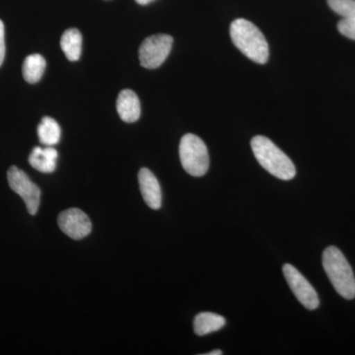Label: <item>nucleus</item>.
Instances as JSON below:
<instances>
[{
  "label": "nucleus",
  "mask_w": 355,
  "mask_h": 355,
  "mask_svg": "<svg viewBox=\"0 0 355 355\" xmlns=\"http://www.w3.org/2000/svg\"><path fill=\"white\" fill-rule=\"evenodd\" d=\"M282 272L299 302L304 306L306 309L316 310L320 305L319 296L314 287L305 279L304 275L291 263H286L282 268Z\"/></svg>",
  "instance_id": "0eeeda50"
},
{
  "label": "nucleus",
  "mask_w": 355,
  "mask_h": 355,
  "mask_svg": "<svg viewBox=\"0 0 355 355\" xmlns=\"http://www.w3.org/2000/svg\"><path fill=\"white\" fill-rule=\"evenodd\" d=\"M328 4L343 18H355V0H328Z\"/></svg>",
  "instance_id": "dca6fc26"
},
{
  "label": "nucleus",
  "mask_w": 355,
  "mask_h": 355,
  "mask_svg": "<svg viewBox=\"0 0 355 355\" xmlns=\"http://www.w3.org/2000/svg\"><path fill=\"white\" fill-rule=\"evenodd\" d=\"M135 1L140 4V6H146V4L150 3V2L154 1V0H135Z\"/></svg>",
  "instance_id": "6ab92c4d"
},
{
  "label": "nucleus",
  "mask_w": 355,
  "mask_h": 355,
  "mask_svg": "<svg viewBox=\"0 0 355 355\" xmlns=\"http://www.w3.org/2000/svg\"><path fill=\"white\" fill-rule=\"evenodd\" d=\"M179 154L184 171L191 176L202 177L209 171V151L198 135H184L180 142Z\"/></svg>",
  "instance_id": "20e7f679"
},
{
  "label": "nucleus",
  "mask_w": 355,
  "mask_h": 355,
  "mask_svg": "<svg viewBox=\"0 0 355 355\" xmlns=\"http://www.w3.org/2000/svg\"><path fill=\"white\" fill-rule=\"evenodd\" d=\"M251 147L259 164L272 176L284 181L295 177L296 168L291 159L272 140L263 135H257L251 140Z\"/></svg>",
  "instance_id": "f03ea898"
},
{
  "label": "nucleus",
  "mask_w": 355,
  "mask_h": 355,
  "mask_svg": "<svg viewBox=\"0 0 355 355\" xmlns=\"http://www.w3.org/2000/svg\"><path fill=\"white\" fill-rule=\"evenodd\" d=\"M140 191L144 202L150 209H159L162 203V191L157 178L147 168H142L139 173Z\"/></svg>",
  "instance_id": "1a4fd4ad"
},
{
  "label": "nucleus",
  "mask_w": 355,
  "mask_h": 355,
  "mask_svg": "<svg viewBox=\"0 0 355 355\" xmlns=\"http://www.w3.org/2000/svg\"><path fill=\"white\" fill-rule=\"evenodd\" d=\"M224 317L216 313L202 312L198 314L193 320V331L198 336H207L221 330L225 326Z\"/></svg>",
  "instance_id": "f8f14e48"
},
{
  "label": "nucleus",
  "mask_w": 355,
  "mask_h": 355,
  "mask_svg": "<svg viewBox=\"0 0 355 355\" xmlns=\"http://www.w3.org/2000/svg\"><path fill=\"white\" fill-rule=\"evenodd\" d=\"M230 37L236 48L248 58L260 64L268 62L270 57L268 42L253 23L242 18L233 21L230 26Z\"/></svg>",
  "instance_id": "f257e3e1"
},
{
  "label": "nucleus",
  "mask_w": 355,
  "mask_h": 355,
  "mask_svg": "<svg viewBox=\"0 0 355 355\" xmlns=\"http://www.w3.org/2000/svg\"><path fill=\"white\" fill-rule=\"evenodd\" d=\"M338 30L343 36L355 41V18H343L338 23Z\"/></svg>",
  "instance_id": "f3484780"
},
{
  "label": "nucleus",
  "mask_w": 355,
  "mask_h": 355,
  "mask_svg": "<svg viewBox=\"0 0 355 355\" xmlns=\"http://www.w3.org/2000/svg\"><path fill=\"white\" fill-rule=\"evenodd\" d=\"M58 223L60 230L74 240L83 239L92 230L90 219L83 210L78 209H69L62 211L58 216Z\"/></svg>",
  "instance_id": "6e6552de"
},
{
  "label": "nucleus",
  "mask_w": 355,
  "mask_h": 355,
  "mask_svg": "<svg viewBox=\"0 0 355 355\" xmlns=\"http://www.w3.org/2000/svg\"><path fill=\"white\" fill-rule=\"evenodd\" d=\"M7 180L11 190L18 193L24 200L28 212L31 216H35L38 212L41 200V191L39 187L33 183L29 176L16 166L9 168Z\"/></svg>",
  "instance_id": "423d86ee"
},
{
  "label": "nucleus",
  "mask_w": 355,
  "mask_h": 355,
  "mask_svg": "<svg viewBox=\"0 0 355 355\" xmlns=\"http://www.w3.org/2000/svg\"><path fill=\"white\" fill-rule=\"evenodd\" d=\"M323 266L336 291L347 300L355 298L354 270L340 249L331 246L324 250Z\"/></svg>",
  "instance_id": "7ed1b4c3"
},
{
  "label": "nucleus",
  "mask_w": 355,
  "mask_h": 355,
  "mask_svg": "<svg viewBox=\"0 0 355 355\" xmlns=\"http://www.w3.org/2000/svg\"><path fill=\"white\" fill-rule=\"evenodd\" d=\"M58 151L53 146L35 147L29 156V163L42 173H53L57 167Z\"/></svg>",
  "instance_id": "9b49d317"
},
{
  "label": "nucleus",
  "mask_w": 355,
  "mask_h": 355,
  "mask_svg": "<svg viewBox=\"0 0 355 355\" xmlns=\"http://www.w3.org/2000/svg\"><path fill=\"white\" fill-rule=\"evenodd\" d=\"M223 352H221V350L217 349L214 350V352H209V354H207V355H222Z\"/></svg>",
  "instance_id": "aec40b11"
},
{
  "label": "nucleus",
  "mask_w": 355,
  "mask_h": 355,
  "mask_svg": "<svg viewBox=\"0 0 355 355\" xmlns=\"http://www.w3.org/2000/svg\"><path fill=\"white\" fill-rule=\"evenodd\" d=\"M173 38L170 35L157 34L148 37L139 46V62L147 69L161 67L172 50Z\"/></svg>",
  "instance_id": "39448f33"
},
{
  "label": "nucleus",
  "mask_w": 355,
  "mask_h": 355,
  "mask_svg": "<svg viewBox=\"0 0 355 355\" xmlns=\"http://www.w3.org/2000/svg\"><path fill=\"white\" fill-rule=\"evenodd\" d=\"M38 135L41 144L46 146H53L60 141L62 130L57 121L50 116H44L39 125Z\"/></svg>",
  "instance_id": "2eb2a0df"
},
{
  "label": "nucleus",
  "mask_w": 355,
  "mask_h": 355,
  "mask_svg": "<svg viewBox=\"0 0 355 355\" xmlns=\"http://www.w3.org/2000/svg\"><path fill=\"white\" fill-rule=\"evenodd\" d=\"M46 60L39 53L28 55L23 64V76L28 83H39L46 69Z\"/></svg>",
  "instance_id": "4468645a"
},
{
  "label": "nucleus",
  "mask_w": 355,
  "mask_h": 355,
  "mask_svg": "<svg viewBox=\"0 0 355 355\" xmlns=\"http://www.w3.org/2000/svg\"><path fill=\"white\" fill-rule=\"evenodd\" d=\"M4 58H6V31H4V24L0 20V67L3 64Z\"/></svg>",
  "instance_id": "a211bd4d"
},
{
  "label": "nucleus",
  "mask_w": 355,
  "mask_h": 355,
  "mask_svg": "<svg viewBox=\"0 0 355 355\" xmlns=\"http://www.w3.org/2000/svg\"><path fill=\"white\" fill-rule=\"evenodd\" d=\"M60 46L70 62L79 60L83 50V36L77 29L67 30L60 40Z\"/></svg>",
  "instance_id": "ddd939ff"
},
{
  "label": "nucleus",
  "mask_w": 355,
  "mask_h": 355,
  "mask_svg": "<svg viewBox=\"0 0 355 355\" xmlns=\"http://www.w3.org/2000/svg\"><path fill=\"white\" fill-rule=\"evenodd\" d=\"M116 111L125 123H135L139 120L141 109L139 97L130 89L121 91L116 100Z\"/></svg>",
  "instance_id": "9d476101"
}]
</instances>
